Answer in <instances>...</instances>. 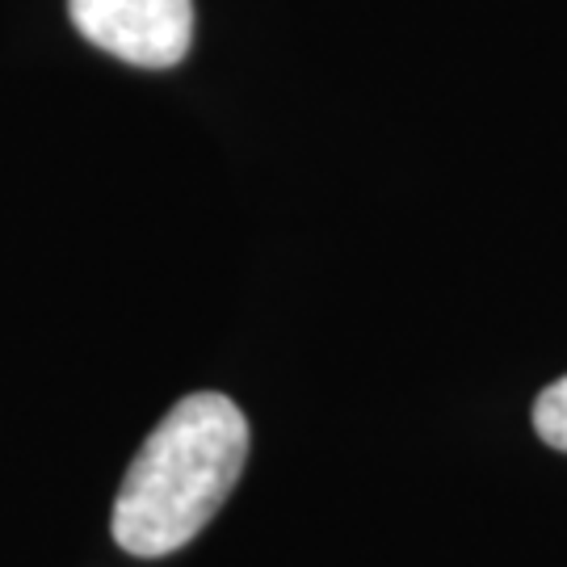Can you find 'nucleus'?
I'll return each mask as SVG.
<instances>
[{"label":"nucleus","mask_w":567,"mask_h":567,"mask_svg":"<svg viewBox=\"0 0 567 567\" xmlns=\"http://www.w3.org/2000/svg\"><path fill=\"white\" fill-rule=\"evenodd\" d=\"M68 13L93 47L147 72L177 68L194 42V0H68Z\"/></svg>","instance_id":"nucleus-2"},{"label":"nucleus","mask_w":567,"mask_h":567,"mask_svg":"<svg viewBox=\"0 0 567 567\" xmlns=\"http://www.w3.org/2000/svg\"><path fill=\"white\" fill-rule=\"evenodd\" d=\"M534 429H538V437L550 450H564L567 454V374L538 395V404H534Z\"/></svg>","instance_id":"nucleus-3"},{"label":"nucleus","mask_w":567,"mask_h":567,"mask_svg":"<svg viewBox=\"0 0 567 567\" xmlns=\"http://www.w3.org/2000/svg\"><path fill=\"white\" fill-rule=\"evenodd\" d=\"M248 463V421L219 391H198L164 416L114 501V543L161 559L194 543L224 508Z\"/></svg>","instance_id":"nucleus-1"}]
</instances>
